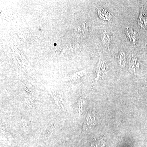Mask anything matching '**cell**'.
<instances>
[{"instance_id": "cell-3", "label": "cell", "mask_w": 147, "mask_h": 147, "mask_svg": "<svg viewBox=\"0 0 147 147\" xmlns=\"http://www.w3.org/2000/svg\"><path fill=\"white\" fill-rule=\"evenodd\" d=\"M101 38L105 46L108 48H109V44H110L111 40H112V36L109 34H108L106 32H104L101 35ZM106 47V48H107Z\"/></svg>"}, {"instance_id": "cell-1", "label": "cell", "mask_w": 147, "mask_h": 147, "mask_svg": "<svg viewBox=\"0 0 147 147\" xmlns=\"http://www.w3.org/2000/svg\"><path fill=\"white\" fill-rule=\"evenodd\" d=\"M125 34L129 40L134 44L137 42L139 39V35L137 32L134 31L132 29H127L125 30Z\"/></svg>"}, {"instance_id": "cell-6", "label": "cell", "mask_w": 147, "mask_h": 147, "mask_svg": "<svg viewBox=\"0 0 147 147\" xmlns=\"http://www.w3.org/2000/svg\"><path fill=\"white\" fill-rule=\"evenodd\" d=\"M125 55L124 53H121L119 57V64L121 65L125 64Z\"/></svg>"}, {"instance_id": "cell-8", "label": "cell", "mask_w": 147, "mask_h": 147, "mask_svg": "<svg viewBox=\"0 0 147 147\" xmlns=\"http://www.w3.org/2000/svg\"><path fill=\"white\" fill-rule=\"evenodd\" d=\"M84 100H79V113H81L82 110L83 106H84Z\"/></svg>"}, {"instance_id": "cell-4", "label": "cell", "mask_w": 147, "mask_h": 147, "mask_svg": "<svg viewBox=\"0 0 147 147\" xmlns=\"http://www.w3.org/2000/svg\"><path fill=\"white\" fill-rule=\"evenodd\" d=\"M98 13L99 17L103 20L110 21L112 18V16L107 11L105 10L104 9H99L98 10Z\"/></svg>"}, {"instance_id": "cell-7", "label": "cell", "mask_w": 147, "mask_h": 147, "mask_svg": "<svg viewBox=\"0 0 147 147\" xmlns=\"http://www.w3.org/2000/svg\"><path fill=\"white\" fill-rule=\"evenodd\" d=\"M23 127L24 129V132L26 134H27L28 132V126L27 125V123L26 122V121L24 120L23 121Z\"/></svg>"}, {"instance_id": "cell-5", "label": "cell", "mask_w": 147, "mask_h": 147, "mask_svg": "<svg viewBox=\"0 0 147 147\" xmlns=\"http://www.w3.org/2000/svg\"><path fill=\"white\" fill-rule=\"evenodd\" d=\"M130 64L132 69H135L139 67V64L137 63V59L136 58H132L130 61Z\"/></svg>"}, {"instance_id": "cell-2", "label": "cell", "mask_w": 147, "mask_h": 147, "mask_svg": "<svg viewBox=\"0 0 147 147\" xmlns=\"http://www.w3.org/2000/svg\"><path fill=\"white\" fill-rule=\"evenodd\" d=\"M98 76H100L101 77V76H104L105 72H106V70L108 68V65L105 61L100 59L98 65Z\"/></svg>"}]
</instances>
